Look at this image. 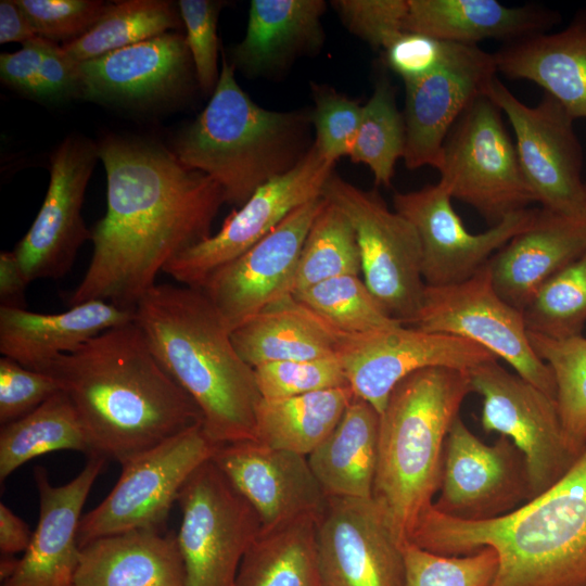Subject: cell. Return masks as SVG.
Returning a JSON list of instances; mask_svg holds the SVG:
<instances>
[{
  "instance_id": "cell-1",
  "label": "cell",
  "mask_w": 586,
  "mask_h": 586,
  "mask_svg": "<svg viewBox=\"0 0 586 586\" xmlns=\"http://www.w3.org/2000/svg\"><path fill=\"white\" fill-rule=\"evenodd\" d=\"M97 145L106 212L92 230L90 263L67 304L105 301L136 309L160 271L212 235L225 194L158 143L107 136Z\"/></svg>"
},
{
  "instance_id": "cell-2",
  "label": "cell",
  "mask_w": 586,
  "mask_h": 586,
  "mask_svg": "<svg viewBox=\"0 0 586 586\" xmlns=\"http://www.w3.org/2000/svg\"><path fill=\"white\" fill-rule=\"evenodd\" d=\"M41 372L53 377L71 399L90 456L122 464L203 421L135 320L58 356Z\"/></svg>"
},
{
  "instance_id": "cell-3",
  "label": "cell",
  "mask_w": 586,
  "mask_h": 586,
  "mask_svg": "<svg viewBox=\"0 0 586 586\" xmlns=\"http://www.w3.org/2000/svg\"><path fill=\"white\" fill-rule=\"evenodd\" d=\"M409 543L444 556L493 548L489 586H586V446L549 488L506 515L467 521L432 504Z\"/></svg>"
},
{
  "instance_id": "cell-4",
  "label": "cell",
  "mask_w": 586,
  "mask_h": 586,
  "mask_svg": "<svg viewBox=\"0 0 586 586\" xmlns=\"http://www.w3.org/2000/svg\"><path fill=\"white\" fill-rule=\"evenodd\" d=\"M135 322L165 371L191 396L217 445L255 440L262 400L254 368L200 288L156 283L136 306Z\"/></svg>"
},
{
  "instance_id": "cell-5",
  "label": "cell",
  "mask_w": 586,
  "mask_h": 586,
  "mask_svg": "<svg viewBox=\"0 0 586 586\" xmlns=\"http://www.w3.org/2000/svg\"><path fill=\"white\" fill-rule=\"evenodd\" d=\"M470 393L469 370L425 368L403 379L380 413L372 497L403 546L440 489L445 441Z\"/></svg>"
},
{
  "instance_id": "cell-6",
  "label": "cell",
  "mask_w": 586,
  "mask_h": 586,
  "mask_svg": "<svg viewBox=\"0 0 586 586\" xmlns=\"http://www.w3.org/2000/svg\"><path fill=\"white\" fill-rule=\"evenodd\" d=\"M310 113L277 112L256 104L238 85L226 60L213 95L177 136L173 152L219 184L228 203L243 205L269 180L306 155Z\"/></svg>"
},
{
  "instance_id": "cell-7",
  "label": "cell",
  "mask_w": 586,
  "mask_h": 586,
  "mask_svg": "<svg viewBox=\"0 0 586 586\" xmlns=\"http://www.w3.org/2000/svg\"><path fill=\"white\" fill-rule=\"evenodd\" d=\"M501 114L484 93L474 99L447 135L437 169L453 199L494 225L535 202Z\"/></svg>"
},
{
  "instance_id": "cell-8",
  "label": "cell",
  "mask_w": 586,
  "mask_h": 586,
  "mask_svg": "<svg viewBox=\"0 0 586 586\" xmlns=\"http://www.w3.org/2000/svg\"><path fill=\"white\" fill-rule=\"evenodd\" d=\"M177 502L184 586H235L242 559L260 534L254 508L212 459L191 474Z\"/></svg>"
},
{
  "instance_id": "cell-9",
  "label": "cell",
  "mask_w": 586,
  "mask_h": 586,
  "mask_svg": "<svg viewBox=\"0 0 586 586\" xmlns=\"http://www.w3.org/2000/svg\"><path fill=\"white\" fill-rule=\"evenodd\" d=\"M322 196L349 220L358 243L362 279L393 319L411 326L420 309L425 283L422 254L412 225L391 211L375 191H365L334 173Z\"/></svg>"
},
{
  "instance_id": "cell-10",
  "label": "cell",
  "mask_w": 586,
  "mask_h": 586,
  "mask_svg": "<svg viewBox=\"0 0 586 586\" xmlns=\"http://www.w3.org/2000/svg\"><path fill=\"white\" fill-rule=\"evenodd\" d=\"M218 446L202 424L122 463L113 489L81 517L78 546L110 535L163 525L191 474L212 459Z\"/></svg>"
},
{
  "instance_id": "cell-11",
  "label": "cell",
  "mask_w": 586,
  "mask_h": 586,
  "mask_svg": "<svg viewBox=\"0 0 586 586\" xmlns=\"http://www.w3.org/2000/svg\"><path fill=\"white\" fill-rule=\"evenodd\" d=\"M484 94L512 127L520 166L535 202L549 212L586 219L583 149L575 119L546 92L536 105H526L497 76Z\"/></svg>"
},
{
  "instance_id": "cell-12",
  "label": "cell",
  "mask_w": 586,
  "mask_h": 586,
  "mask_svg": "<svg viewBox=\"0 0 586 586\" xmlns=\"http://www.w3.org/2000/svg\"><path fill=\"white\" fill-rule=\"evenodd\" d=\"M411 326L483 346L508 362L517 374L556 398L552 372L532 347L523 311L496 292L487 263L462 282L426 285Z\"/></svg>"
},
{
  "instance_id": "cell-13",
  "label": "cell",
  "mask_w": 586,
  "mask_h": 586,
  "mask_svg": "<svg viewBox=\"0 0 586 586\" xmlns=\"http://www.w3.org/2000/svg\"><path fill=\"white\" fill-rule=\"evenodd\" d=\"M491 360L469 370L482 397L481 425L506 436L522 453L530 499L549 488L576 459L569 450L556 398Z\"/></svg>"
},
{
  "instance_id": "cell-14",
  "label": "cell",
  "mask_w": 586,
  "mask_h": 586,
  "mask_svg": "<svg viewBox=\"0 0 586 586\" xmlns=\"http://www.w3.org/2000/svg\"><path fill=\"white\" fill-rule=\"evenodd\" d=\"M335 356L355 396L381 413L394 387L433 367L470 370L498 359L470 340L397 324L366 333H337Z\"/></svg>"
},
{
  "instance_id": "cell-15",
  "label": "cell",
  "mask_w": 586,
  "mask_h": 586,
  "mask_svg": "<svg viewBox=\"0 0 586 586\" xmlns=\"http://www.w3.org/2000/svg\"><path fill=\"white\" fill-rule=\"evenodd\" d=\"M333 167L313 143L295 167L259 187L218 232L183 251L164 272L184 285L201 288L211 273L249 251L289 214L322 196Z\"/></svg>"
},
{
  "instance_id": "cell-16",
  "label": "cell",
  "mask_w": 586,
  "mask_h": 586,
  "mask_svg": "<svg viewBox=\"0 0 586 586\" xmlns=\"http://www.w3.org/2000/svg\"><path fill=\"white\" fill-rule=\"evenodd\" d=\"M440 512L467 521H486L510 513L530 500L522 453L506 436L492 444L477 437L458 416L445 441Z\"/></svg>"
},
{
  "instance_id": "cell-17",
  "label": "cell",
  "mask_w": 586,
  "mask_h": 586,
  "mask_svg": "<svg viewBox=\"0 0 586 586\" xmlns=\"http://www.w3.org/2000/svg\"><path fill=\"white\" fill-rule=\"evenodd\" d=\"M441 183L393 195L394 211L415 228L422 254V278L428 286L462 282L475 275L514 235L530 227L538 208L510 214L491 229L471 233Z\"/></svg>"
},
{
  "instance_id": "cell-18",
  "label": "cell",
  "mask_w": 586,
  "mask_h": 586,
  "mask_svg": "<svg viewBox=\"0 0 586 586\" xmlns=\"http://www.w3.org/2000/svg\"><path fill=\"white\" fill-rule=\"evenodd\" d=\"M97 158L98 145L75 136L67 137L51 154L46 198L13 250L29 282L64 277L79 247L91 240L81 208Z\"/></svg>"
},
{
  "instance_id": "cell-19",
  "label": "cell",
  "mask_w": 586,
  "mask_h": 586,
  "mask_svg": "<svg viewBox=\"0 0 586 586\" xmlns=\"http://www.w3.org/2000/svg\"><path fill=\"white\" fill-rule=\"evenodd\" d=\"M404 547L372 498H328L317 522L323 586H405Z\"/></svg>"
},
{
  "instance_id": "cell-20",
  "label": "cell",
  "mask_w": 586,
  "mask_h": 586,
  "mask_svg": "<svg viewBox=\"0 0 586 586\" xmlns=\"http://www.w3.org/2000/svg\"><path fill=\"white\" fill-rule=\"evenodd\" d=\"M324 202L320 196L300 206L258 243L203 282L200 289L231 332L269 304L291 295L302 247Z\"/></svg>"
},
{
  "instance_id": "cell-21",
  "label": "cell",
  "mask_w": 586,
  "mask_h": 586,
  "mask_svg": "<svg viewBox=\"0 0 586 586\" xmlns=\"http://www.w3.org/2000/svg\"><path fill=\"white\" fill-rule=\"evenodd\" d=\"M497 73L494 53L477 46L454 44L436 71L404 82L403 160L408 169L440 168L450 129Z\"/></svg>"
},
{
  "instance_id": "cell-22",
  "label": "cell",
  "mask_w": 586,
  "mask_h": 586,
  "mask_svg": "<svg viewBox=\"0 0 586 586\" xmlns=\"http://www.w3.org/2000/svg\"><path fill=\"white\" fill-rule=\"evenodd\" d=\"M212 460L254 508L260 533L319 520L327 507L328 497L304 455L245 440L218 446Z\"/></svg>"
},
{
  "instance_id": "cell-23",
  "label": "cell",
  "mask_w": 586,
  "mask_h": 586,
  "mask_svg": "<svg viewBox=\"0 0 586 586\" xmlns=\"http://www.w3.org/2000/svg\"><path fill=\"white\" fill-rule=\"evenodd\" d=\"M104 462L103 457L91 455L84 469L60 486L51 484L44 469H35L38 524L29 546L1 586H73L82 507Z\"/></svg>"
},
{
  "instance_id": "cell-24",
  "label": "cell",
  "mask_w": 586,
  "mask_h": 586,
  "mask_svg": "<svg viewBox=\"0 0 586 586\" xmlns=\"http://www.w3.org/2000/svg\"><path fill=\"white\" fill-rule=\"evenodd\" d=\"M191 61L186 38L165 33L80 62V97L123 104L167 100L184 87Z\"/></svg>"
},
{
  "instance_id": "cell-25",
  "label": "cell",
  "mask_w": 586,
  "mask_h": 586,
  "mask_svg": "<svg viewBox=\"0 0 586 586\" xmlns=\"http://www.w3.org/2000/svg\"><path fill=\"white\" fill-rule=\"evenodd\" d=\"M586 252V219L538 208L533 224L487 262L493 286L523 311L538 290Z\"/></svg>"
},
{
  "instance_id": "cell-26",
  "label": "cell",
  "mask_w": 586,
  "mask_h": 586,
  "mask_svg": "<svg viewBox=\"0 0 586 586\" xmlns=\"http://www.w3.org/2000/svg\"><path fill=\"white\" fill-rule=\"evenodd\" d=\"M136 309L89 301L59 314L0 306V353L25 368L42 371L112 328L135 320Z\"/></svg>"
},
{
  "instance_id": "cell-27",
  "label": "cell",
  "mask_w": 586,
  "mask_h": 586,
  "mask_svg": "<svg viewBox=\"0 0 586 586\" xmlns=\"http://www.w3.org/2000/svg\"><path fill=\"white\" fill-rule=\"evenodd\" d=\"M559 14L535 4L508 7L496 0H408L405 31L444 42L477 46L494 39L505 43L548 33Z\"/></svg>"
},
{
  "instance_id": "cell-28",
  "label": "cell",
  "mask_w": 586,
  "mask_h": 586,
  "mask_svg": "<svg viewBox=\"0 0 586 586\" xmlns=\"http://www.w3.org/2000/svg\"><path fill=\"white\" fill-rule=\"evenodd\" d=\"M494 56L498 73L538 85L573 119H586V13L559 31L505 43Z\"/></svg>"
},
{
  "instance_id": "cell-29",
  "label": "cell",
  "mask_w": 586,
  "mask_h": 586,
  "mask_svg": "<svg viewBox=\"0 0 586 586\" xmlns=\"http://www.w3.org/2000/svg\"><path fill=\"white\" fill-rule=\"evenodd\" d=\"M73 586H184L177 537L143 528L94 539L80 548Z\"/></svg>"
},
{
  "instance_id": "cell-30",
  "label": "cell",
  "mask_w": 586,
  "mask_h": 586,
  "mask_svg": "<svg viewBox=\"0 0 586 586\" xmlns=\"http://www.w3.org/2000/svg\"><path fill=\"white\" fill-rule=\"evenodd\" d=\"M339 331L293 295H285L231 332L241 358L259 365L336 357Z\"/></svg>"
},
{
  "instance_id": "cell-31",
  "label": "cell",
  "mask_w": 586,
  "mask_h": 586,
  "mask_svg": "<svg viewBox=\"0 0 586 586\" xmlns=\"http://www.w3.org/2000/svg\"><path fill=\"white\" fill-rule=\"evenodd\" d=\"M324 9L322 0H252L245 37L234 49L235 64L257 76L318 49Z\"/></svg>"
},
{
  "instance_id": "cell-32",
  "label": "cell",
  "mask_w": 586,
  "mask_h": 586,
  "mask_svg": "<svg viewBox=\"0 0 586 586\" xmlns=\"http://www.w3.org/2000/svg\"><path fill=\"white\" fill-rule=\"evenodd\" d=\"M379 425L380 413L355 396L334 430L307 456L328 498H372Z\"/></svg>"
},
{
  "instance_id": "cell-33",
  "label": "cell",
  "mask_w": 586,
  "mask_h": 586,
  "mask_svg": "<svg viewBox=\"0 0 586 586\" xmlns=\"http://www.w3.org/2000/svg\"><path fill=\"white\" fill-rule=\"evenodd\" d=\"M354 397L347 385L289 398H262L255 440L307 457L334 430Z\"/></svg>"
},
{
  "instance_id": "cell-34",
  "label": "cell",
  "mask_w": 586,
  "mask_h": 586,
  "mask_svg": "<svg viewBox=\"0 0 586 586\" xmlns=\"http://www.w3.org/2000/svg\"><path fill=\"white\" fill-rule=\"evenodd\" d=\"M317 522L307 518L260 533L242 559L235 586H323Z\"/></svg>"
},
{
  "instance_id": "cell-35",
  "label": "cell",
  "mask_w": 586,
  "mask_h": 586,
  "mask_svg": "<svg viewBox=\"0 0 586 586\" xmlns=\"http://www.w3.org/2000/svg\"><path fill=\"white\" fill-rule=\"evenodd\" d=\"M56 450L91 454L79 416L63 391L26 416L1 426V482L25 462Z\"/></svg>"
},
{
  "instance_id": "cell-36",
  "label": "cell",
  "mask_w": 586,
  "mask_h": 586,
  "mask_svg": "<svg viewBox=\"0 0 586 586\" xmlns=\"http://www.w3.org/2000/svg\"><path fill=\"white\" fill-rule=\"evenodd\" d=\"M181 25L174 7L163 0H127L106 4L95 24L62 48L84 62L163 35Z\"/></svg>"
},
{
  "instance_id": "cell-37",
  "label": "cell",
  "mask_w": 586,
  "mask_h": 586,
  "mask_svg": "<svg viewBox=\"0 0 586 586\" xmlns=\"http://www.w3.org/2000/svg\"><path fill=\"white\" fill-rule=\"evenodd\" d=\"M324 201L302 247L291 295L332 278L361 273L360 252L349 220L340 208Z\"/></svg>"
},
{
  "instance_id": "cell-38",
  "label": "cell",
  "mask_w": 586,
  "mask_h": 586,
  "mask_svg": "<svg viewBox=\"0 0 586 586\" xmlns=\"http://www.w3.org/2000/svg\"><path fill=\"white\" fill-rule=\"evenodd\" d=\"M528 339L552 372L565 442L576 458L586 446V337L556 340L528 332Z\"/></svg>"
},
{
  "instance_id": "cell-39",
  "label": "cell",
  "mask_w": 586,
  "mask_h": 586,
  "mask_svg": "<svg viewBox=\"0 0 586 586\" xmlns=\"http://www.w3.org/2000/svg\"><path fill=\"white\" fill-rule=\"evenodd\" d=\"M405 150V123L396 106L394 89L382 79L362 106L357 138L349 154L354 163L367 165L377 186L390 187L395 164Z\"/></svg>"
},
{
  "instance_id": "cell-40",
  "label": "cell",
  "mask_w": 586,
  "mask_h": 586,
  "mask_svg": "<svg viewBox=\"0 0 586 586\" xmlns=\"http://www.w3.org/2000/svg\"><path fill=\"white\" fill-rule=\"evenodd\" d=\"M293 296L342 333H366L403 324L388 316L359 276L332 278Z\"/></svg>"
},
{
  "instance_id": "cell-41",
  "label": "cell",
  "mask_w": 586,
  "mask_h": 586,
  "mask_svg": "<svg viewBox=\"0 0 586 586\" xmlns=\"http://www.w3.org/2000/svg\"><path fill=\"white\" fill-rule=\"evenodd\" d=\"M523 316L530 333L556 340L582 335L586 323V252L544 283Z\"/></svg>"
},
{
  "instance_id": "cell-42",
  "label": "cell",
  "mask_w": 586,
  "mask_h": 586,
  "mask_svg": "<svg viewBox=\"0 0 586 586\" xmlns=\"http://www.w3.org/2000/svg\"><path fill=\"white\" fill-rule=\"evenodd\" d=\"M404 561L405 586H489L498 570V556L491 547L444 556L408 543Z\"/></svg>"
},
{
  "instance_id": "cell-43",
  "label": "cell",
  "mask_w": 586,
  "mask_h": 586,
  "mask_svg": "<svg viewBox=\"0 0 586 586\" xmlns=\"http://www.w3.org/2000/svg\"><path fill=\"white\" fill-rule=\"evenodd\" d=\"M254 373L264 399L289 398L348 385L337 357L269 362L255 367Z\"/></svg>"
},
{
  "instance_id": "cell-44",
  "label": "cell",
  "mask_w": 586,
  "mask_h": 586,
  "mask_svg": "<svg viewBox=\"0 0 586 586\" xmlns=\"http://www.w3.org/2000/svg\"><path fill=\"white\" fill-rule=\"evenodd\" d=\"M315 109L310 112L315 129L314 145L329 162L349 156L355 144L362 116L358 101L327 86L313 88Z\"/></svg>"
},
{
  "instance_id": "cell-45",
  "label": "cell",
  "mask_w": 586,
  "mask_h": 586,
  "mask_svg": "<svg viewBox=\"0 0 586 586\" xmlns=\"http://www.w3.org/2000/svg\"><path fill=\"white\" fill-rule=\"evenodd\" d=\"M38 36L69 42L86 34L102 15L98 0H15Z\"/></svg>"
},
{
  "instance_id": "cell-46",
  "label": "cell",
  "mask_w": 586,
  "mask_h": 586,
  "mask_svg": "<svg viewBox=\"0 0 586 586\" xmlns=\"http://www.w3.org/2000/svg\"><path fill=\"white\" fill-rule=\"evenodd\" d=\"M220 2L212 0H180V17L187 28L186 42L204 92L214 91L219 74L217 69V17Z\"/></svg>"
},
{
  "instance_id": "cell-47",
  "label": "cell",
  "mask_w": 586,
  "mask_h": 586,
  "mask_svg": "<svg viewBox=\"0 0 586 586\" xmlns=\"http://www.w3.org/2000/svg\"><path fill=\"white\" fill-rule=\"evenodd\" d=\"M346 27L373 48L385 50L405 31L408 0H336Z\"/></svg>"
},
{
  "instance_id": "cell-48",
  "label": "cell",
  "mask_w": 586,
  "mask_h": 586,
  "mask_svg": "<svg viewBox=\"0 0 586 586\" xmlns=\"http://www.w3.org/2000/svg\"><path fill=\"white\" fill-rule=\"evenodd\" d=\"M61 391L46 372L31 370L8 357L0 359V423L15 421Z\"/></svg>"
},
{
  "instance_id": "cell-49",
  "label": "cell",
  "mask_w": 586,
  "mask_h": 586,
  "mask_svg": "<svg viewBox=\"0 0 586 586\" xmlns=\"http://www.w3.org/2000/svg\"><path fill=\"white\" fill-rule=\"evenodd\" d=\"M453 47L423 34L404 31L384 50L385 62L405 82L436 71Z\"/></svg>"
},
{
  "instance_id": "cell-50",
  "label": "cell",
  "mask_w": 586,
  "mask_h": 586,
  "mask_svg": "<svg viewBox=\"0 0 586 586\" xmlns=\"http://www.w3.org/2000/svg\"><path fill=\"white\" fill-rule=\"evenodd\" d=\"M79 63L62 46L44 38L38 99L80 97Z\"/></svg>"
},
{
  "instance_id": "cell-51",
  "label": "cell",
  "mask_w": 586,
  "mask_h": 586,
  "mask_svg": "<svg viewBox=\"0 0 586 586\" xmlns=\"http://www.w3.org/2000/svg\"><path fill=\"white\" fill-rule=\"evenodd\" d=\"M22 44L23 48L14 53L1 54V80L23 93L38 98L44 38L39 36Z\"/></svg>"
},
{
  "instance_id": "cell-52",
  "label": "cell",
  "mask_w": 586,
  "mask_h": 586,
  "mask_svg": "<svg viewBox=\"0 0 586 586\" xmlns=\"http://www.w3.org/2000/svg\"><path fill=\"white\" fill-rule=\"evenodd\" d=\"M30 282L14 252L0 254V304L10 308H26L25 290Z\"/></svg>"
},
{
  "instance_id": "cell-53",
  "label": "cell",
  "mask_w": 586,
  "mask_h": 586,
  "mask_svg": "<svg viewBox=\"0 0 586 586\" xmlns=\"http://www.w3.org/2000/svg\"><path fill=\"white\" fill-rule=\"evenodd\" d=\"M33 532L28 525L3 502L0 504V551L2 556L25 552Z\"/></svg>"
},
{
  "instance_id": "cell-54",
  "label": "cell",
  "mask_w": 586,
  "mask_h": 586,
  "mask_svg": "<svg viewBox=\"0 0 586 586\" xmlns=\"http://www.w3.org/2000/svg\"><path fill=\"white\" fill-rule=\"evenodd\" d=\"M39 37L34 25L15 0L0 2V42H26Z\"/></svg>"
},
{
  "instance_id": "cell-55",
  "label": "cell",
  "mask_w": 586,
  "mask_h": 586,
  "mask_svg": "<svg viewBox=\"0 0 586 586\" xmlns=\"http://www.w3.org/2000/svg\"><path fill=\"white\" fill-rule=\"evenodd\" d=\"M585 190H586V184H585Z\"/></svg>"
}]
</instances>
